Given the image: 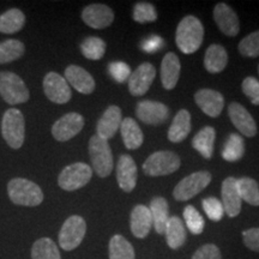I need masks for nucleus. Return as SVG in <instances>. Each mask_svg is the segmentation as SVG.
Here are the masks:
<instances>
[{"label":"nucleus","mask_w":259,"mask_h":259,"mask_svg":"<svg viewBox=\"0 0 259 259\" xmlns=\"http://www.w3.org/2000/svg\"><path fill=\"white\" fill-rule=\"evenodd\" d=\"M84 23L93 29H105L114 21V12L109 6L103 4H92L82 11Z\"/></svg>","instance_id":"nucleus-14"},{"label":"nucleus","mask_w":259,"mask_h":259,"mask_svg":"<svg viewBox=\"0 0 259 259\" xmlns=\"http://www.w3.org/2000/svg\"><path fill=\"white\" fill-rule=\"evenodd\" d=\"M204 28L202 22L194 16H186L178 25L176 42L179 50L185 54H192L202 46Z\"/></svg>","instance_id":"nucleus-1"},{"label":"nucleus","mask_w":259,"mask_h":259,"mask_svg":"<svg viewBox=\"0 0 259 259\" xmlns=\"http://www.w3.org/2000/svg\"><path fill=\"white\" fill-rule=\"evenodd\" d=\"M194 101L206 115L218 118L222 113L225 99L219 92L212 89H200L194 95Z\"/></svg>","instance_id":"nucleus-19"},{"label":"nucleus","mask_w":259,"mask_h":259,"mask_svg":"<svg viewBox=\"0 0 259 259\" xmlns=\"http://www.w3.org/2000/svg\"><path fill=\"white\" fill-rule=\"evenodd\" d=\"M164 234H166L167 244L171 250L180 248L186 241V229L183 220L178 216H170L168 219Z\"/></svg>","instance_id":"nucleus-26"},{"label":"nucleus","mask_w":259,"mask_h":259,"mask_svg":"<svg viewBox=\"0 0 259 259\" xmlns=\"http://www.w3.org/2000/svg\"><path fill=\"white\" fill-rule=\"evenodd\" d=\"M180 60L176 53H167L161 64V82L164 89L171 90L177 87L180 77Z\"/></svg>","instance_id":"nucleus-23"},{"label":"nucleus","mask_w":259,"mask_h":259,"mask_svg":"<svg viewBox=\"0 0 259 259\" xmlns=\"http://www.w3.org/2000/svg\"><path fill=\"white\" fill-rule=\"evenodd\" d=\"M131 232L136 238L144 239L147 238L153 228V218H151L150 210L148 206L138 204L131 211Z\"/></svg>","instance_id":"nucleus-22"},{"label":"nucleus","mask_w":259,"mask_h":259,"mask_svg":"<svg viewBox=\"0 0 259 259\" xmlns=\"http://www.w3.org/2000/svg\"><path fill=\"white\" fill-rule=\"evenodd\" d=\"M222 205L225 212L229 218H236L241 211V198L239 196L236 179L233 177L227 178L222 183Z\"/></svg>","instance_id":"nucleus-21"},{"label":"nucleus","mask_w":259,"mask_h":259,"mask_svg":"<svg viewBox=\"0 0 259 259\" xmlns=\"http://www.w3.org/2000/svg\"><path fill=\"white\" fill-rule=\"evenodd\" d=\"M211 174L206 170L196 171L184 178L173 191V197L178 202H185L202 192L211 183Z\"/></svg>","instance_id":"nucleus-9"},{"label":"nucleus","mask_w":259,"mask_h":259,"mask_svg":"<svg viewBox=\"0 0 259 259\" xmlns=\"http://www.w3.org/2000/svg\"><path fill=\"white\" fill-rule=\"evenodd\" d=\"M82 54L89 60H100L106 53V42L96 36L87 37L80 45Z\"/></svg>","instance_id":"nucleus-36"},{"label":"nucleus","mask_w":259,"mask_h":259,"mask_svg":"<svg viewBox=\"0 0 259 259\" xmlns=\"http://www.w3.org/2000/svg\"><path fill=\"white\" fill-rule=\"evenodd\" d=\"M242 240L251 251L259 252V228H251L242 232Z\"/></svg>","instance_id":"nucleus-44"},{"label":"nucleus","mask_w":259,"mask_h":259,"mask_svg":"<svg viewBox=\"0 0 259 259\" xmlns=\"http://www.w3.org/2000/svg\"><path fill=\"white\" fill-rule=\"evenodd\" d=\"M137 118L144 124L148 125H161L169 116V109L163 103L157 101L144 100L137 105L136 108Z\"/></svg>","instance_id":"nucleus-13"},{"label":"nucleus","mask_w":259,"mask_h":259,"mask_svg":"<svg viewBox=\"0 0 259 259\" xmlns=\"http://www.w3.org/2000/svg\"><path fill=\"white\" fill-rule=\"evenodd\" d=\"M87 233V222L78 215L70 216L59 232V245L64 251H72L82 244Z\"/></svg>","instance_id":"nucleus-8"},{"label":"nucleus","mask_w":259,"mask_h":259,"mask_svg":"<svg viewBox=\"0 0 259 259\" xmlns=\"http://www.w3.org/2000/svg\"><path fill=\"white\" fill-rule=\"evenodd\" d=\"M31 259H61L59 248L50 238H41L31 247Z\"/></svg>","instance_id":"nucleus-32"},{"label":"nucleus","mask_w":259,"mask_h":259,"mask_svg":"<svg viewBox=\"0 0 259 259\" xmlns=\"http://www.w3.org/2000/svg\"><path fill=\"white\" fill-rule=\"evenodd\" d=\"M181 161L173 151H156L143 163V171L149 177H162L174 173L180 168Z\"/></svg>","instance_id":"nucleus-6"},{"label":"nucleus","mask_w":259,"mask_h":259,"mask_svg":"<svg viewBox=\"0 0 259 259\" xmlns=\"http://www.w3.org/2000/svg\"><path fill=\"white\" fill-rule=\"evenodd\" d=\"M241 89L246 96L250 99L252 105L259 106V80L254 77H246L242 80Z\"/></svg>","instance_id":"nucleus-42"},{"label":"nucleus","mask_w":259,"mask_h":259,"mask_svg":"<svg viewBox=\"0 0 259 259\" xmlns=\"http://www.w3.org/2000/svg\"><path fill=\"white\" fill-rule=\"evenodd\" d=\"M155 76H156V70L153 64L143 63L139 65L134 72H131V76L128 78V89L131 95H144L150 89Z\"/></svg>","instance_id":"nucleus-12"},{"label":"nucleus","mask_w":259,"mask_h":259,"mask_svg":"<svg viewBox=\"0 0 259 259\" xmlns=\"http://www.w3.org/2000/svg\"><path fill=\"white\" fill-rule=\"evenodd\" d=\"M258 73H259V66H258Z\"/></svg>","instance_id":"nucleus-46"},{"label":"nucleus","mask_w":259,"mask_h":259,"mask_svg":"<svg viewBox=\"0 0 259 259\" xmlns=\"http://www.w3.org/2000/svg\"><path fill=\"white\" fill-rule=\"evenodd\" d=\"M134 19L138 23H150L157 19L156 9L150 3H137L134 8Z\"/></svg>","instance_id":"nucleus-39"},{"label":"nucleus","mask_w":259,"mask_h":259,"mask_svg":"<svg viewBox=\"0 0 259 259\" xmlns=\"http://www.w3.org/2000/svg\"><path fill=\"white\" fill-rule=\"evenodd\" d=\"M138 171L135 160L130 155H121L116 166V181L124 192H132L137 184Z\"/></svg>","instance_id":"nucleus-16"},{"label":"nucleus","mask_w":259,"mask_h":259,"mask_svg":"<svg viewBox=\"0 0 259 259\" xmlns=\"http://www.w3.org/2000/svg\"><path fill=\"white\" fill-rule=\"evenodd\" d=\"M228 64V54L221 45H211L206 50L204 66L210 73H220Z\"/></svg>","instance_id":"nucleus-27"},{"label":"nucleus","mask_w":259,"mask_h":259,"mask_svg":"<svg viewBox=\"0 0 259 259\" xmlns=\"http://www.w3.org/2000/svg\"><path fill=\"white\" fill-rule=\"evenodd\" d=\"M228 114L233 125L246 137H254L257 135V124L253 116L240 103L232 102L228 107Z\"/></svg>","instance_id":"nucleus-15"},{"label":"nucleus","mask_w":259,"mask_h":259,"mask_svg":"<svg viewBox=\"0 0 259 259\" xmlns=\"http://www.w3.org/2000/svg\"><path fill=\"white\" fill-rule=\"evenodd\" d=\"M239 53L246 58L259 57V30L251 32L239 44Z\"/></svg>","instance_id":"nucleus-38"},{"label":"nucleus","mask_w":259,"mask_h":259,"mask_svg":"<svg viewBox=\"0 0 259 259\" xmlns=\"http://www.w3.org/2000/svg\"><path fill=\"white\" fill-rule=\"evenodd\" d=\"M2 135L9 147L19 149L24 143L25 120L19 109L10 108L4 113L2 121Z\"/></svg>","instance_id":"nucleus-3"},{"label":"nucleus","mask_w":259,"mask_h":259,"mask_svg":"<svg viewBox=\"0 0 259 259\" xmlns=\"http://www.w3.org/2000/svg\"><path fill=\"white\" fill-rule=\"evenodd\" d=\"M65 79L80 94H92L95 90V80L88 71L77 65H70L65 70Z\"/></svg>","instance_id":"nucleus-20"},{"label":"nucleus","mask_w":259,"mask_h":259,"mask_svg":"<svg viewBox=\"0 0 259 259\" xmlns=\"http://www.w3.org/2000/svg\"><path fill=\"white\" fill-rule=\"evenodd\" d=\"M236 187L241 200L253 206H259V185L257 181L247 177L240 178L236 179Z\"/></svg>","instance_id":"nucleus-31"},{"label":"nucleus","mask_w":259,"mask_h":259,"mask_svg":"<svg viewBox=\"0 0 259 259\" xmlns=\"http://www.w3.org/2000/svg\"><path fill=\"white\" fill-rule=\"evenodd\" d=\"M44 92L50 101L64 105L72 97L69 83L57 72H48L44 78Z\"/></svg>","instance_id":"nucleus-10"},{"label":"nucleus","mask_w":259,"mask_h":259,"mask_svg":"<svg viewBox=\"0 0 259 259\" xmlns=\"http://www.w3.org/2000/svg\"><path fill=\"white\" fill-rule=\"evenodd\" d=\"M120 132L122 141H124L125 147L130 150H136V149L141 148L143 144L144 136L139 127L137 121L134 120L132 118H126L121 121Z\"/></svg>","instance_id":"nucleus-25"},{"label":"nucleus","mask_w":259,"mask_h":259,"mask_svg":"<svg viewBox=\"0 0 259 259\" xmlns=\"http://www.w3.org/2000/svg\"><path fill=\"white\" fill-rule=\"evenodd\" d=\"M83 127L84 118L79 113H67L54 122L52 126V135L58 142H66L78 135Z\"/></svg>","instance_id":"nucleus-11"},{"label":"nucleus","mask_w":259,"mask_h":259,"mask_svg":"<svg viewBox=\"0 0 259 259\" xmlns=\"http://www.w3.org/2000/svg\"><path fill=\"white\" fill-rule=\"evenodd\" d=\"M0 95L9 105H19L27 102L30 97L29 89L23 79L14 72H0Z\"/></svg>","instance_id":"nucleus-5"},{"label":"nucleus","mask_w":259,"mask_h":259,"mask_svg":"<svg viewBox=\"0 0 259 259\" xmlns=\"http://www.w3.org/2000/svg\"><path fill=\"white\" fill-rule=\"evenodd\" d=\"M89 155L92 160L93 169L100 178H107L112 173L114 162H113L112 149L108 141L93 136L89 141Z\"/></svg>","instance_id":"nucleus-4"},{"label":"nucleus","mask_w":259,"mask_h":259,"mask_svg":"<svg viewBox=\"0 0 259 259\" xmlns=\"http://www.w3.org/2000/svg\"><path fill=\"white\" fill-rule=\"evenodd\" d=\"M184 218H185L186 227L189 228V231L194 235L202 234L204 231V222L203 216L198 212V210L194 208L193 205H187L184 209Z\"/></svg>","instance_id":"nucleus-37"},{"label":"nucleus","mask_w":259,"mask_h":259,"mask_svg":"<svg viewBox=\"0 0 259 259\" xmlns=\"http://www.w3.org/2000/svg\"><path fill=\"white\" fill-rule=\"evenodd\" d=\"M192 259H222V255L218 246L213 244H206L194 252Z\"/></svg>","instance_id":"nucleus-43"},{"label":"nucleus","mask_w":259,"mask_h":259,"mask_svg":"<svg viewBox=\"0 0 259 259\" xmlns=\"http://www.w3.org/2000/svg\"><path fill=\"white\" fill-rule=\"evenodd\" d=\"M25 47L18 40H6L0 44V64L12 63L23 57Z\"/></svg>","instance_id":"nucleus-35"},{"label":"nucleus","mask_w":259,"mask_h":259,"mask_svg":"<svg viewBox=\"0 0 259 259\" xmlns=\"http://www.w3.org/2000/svg\"><path fill=\"white\" fill-rule=\"evenodd\" d=\"M8 193L11 202L17 205L37 206L44 202V192L41 187L23 178H15L10 180Z\"/></svg>","instance_id":"nucleus-2"},{"label":"nucleus","mask_w":259,"mask_h":259,"mask_svg":"<svg viewBox=\"0 0 259 259\" xmlns=\"http://www.w3.org/2000/svg\"><path fill=\"white\" fill-rule=\"evenodd\" d=\"M245 154V143L240 135L232 134L227 139L222 150V157L228 162H235L242 158Z\"/></svg>","instance_id":"nucleus-34"},{"label":"nucleus","mask_w":259,"mask_h":259,"mask_svg":"<svg viewBox=\"0 0 259 259\" xmlns=\"http://www.w3.org/2000/svg\"><path fill=\"white\" fill-rule=\"evenodd\" d=\"M151 218H153V227L158 234H164L166 225L169 219V210H168V202L163 197H155L150 202Z\"/></svg>","instance_id":"nucleus-28"},{"label":"nucleus","mask_w":259,"mask_h":259,"mask_svg":"<svg viewBox=\"0 0 259 259\" xmlns=\"http://www.w3.org/2000/svg\"><path fill=\"white\" fill-rule=\"evenodd\" d=\"M216 132L211 126H205L194 136L192 145L204 158H211L213 154V144H215Z\"/></svg>","instance_id":"nucleus-29"},{"label":"nucleus","mask_w":259,"mask_h":259,"mask_svg":"<svg viewBox=\"0 0 259 259\" xmlns=\"http://www.w3.org/2000/svg\"><path fill=\"white\" fill-rule=\"evenodd\" d=\"M202 205H203L204 211L206 213V216H208L211 221L219 222L223 219L225 209H223L221 200L215 198V197H209V198L203 199Z\"/></svg>","instance_id":"nucleus-40"},{"label":"nucleus","mask_w":259,"mask_h":259,"mask_svg":"<svg viewBox=\"0 0 259 259\" xmlns=\"http://www.w3.org/2000/svg\"><path fill=\"white\" fill-rule=\"evenodd\" d=\"M213 19L223 34L227 36H236L240 31V22L238 15L233 11L231 6L225 3H219L213 9Z\"/></svg>","instance_id":"nucleus-17"},{"label":"nucleus","mask_w":259,"mask_h":259,"mask_svg":"<svg viewBox=\"0 0 259 259\" xmlns=\"http://www.w3.org/2000/svg\"><path fill=\"white\" fill-rule=\"evenodd\" d=\"M162 46H163V40H162V37L157 36V35H153V36L148 37L147 40L143 41V44H142V50L147 52V53L151 54L157 52Z\"/></svg>","instance_id":"nucleus-45"},{"label":"nucleus","mask_w":259,"mask_h":259,"mask_svg":"<svg viewBox=\"0 0 259 259\" xmlns=\"http://www.w3.org/2000/svg\"><path fill=\"white\" fill-rule=\"evenodd\" d=\"M191 132V114L186 109H180L174 116L169 130L168 139L171 143H180Z\"/></svg>","instance_id":"nucleus-24"},{"label":"nucleus","mask_w":259,"mask_h":259,"mask_svg":"<svg viewBox=\"0 0 259 259\" xmlns=\"http://www.w3.org/2000/svg\"><path fill=\"white\" fill-rule=\"evenodd\" d=\"M93 168L83 162H76L65 167L58 178V184L65 191L82 189L92 180Z\"/></svg>","instance_id":"nucleus-7"},{"label":"nucleus","mask_w":259,"mask_h":259,"mask_svg":"<svg viewBox=\"0 0 259 259\" xmlns=\"http://www.w3.org/2000/svg\"><path fill=\"white\" fill-rule=\"evenodd\" d=\"M109 259H135V248L122 235L112 236L109 241Z\"/></svg>","instance_id":"nucleus-33"},{"label":"nucleus","mask_w":259,"mask_h":259,"mask_svg":"<svg viewBox=\"0 0 259 259\" xmlns=\"http://www.w3.org/2000/svg\"><path fill=\"white\" fill-rule=\"evenodd\" d=\"M121 121V109L118 106H109L97 121L96 136L106 141L113 138L120 128Z\"/></svg>","instance_id":"nucleus-18"},{"label":"nucleus","mask_w":259,"mask_h":259,"mask_svg":"<svg viewBox=\"0 0 259 259\" xmlns=\"http://www.w3.org/2000/svg\"><path fill=\"white\" fill-rule=\"evenodd\" d=\"M25 24V15L19 9H10L0 15V32L15 34Z\"/></svg>","instance_id":"nucleus-30"},{"label":"nucleus","mask_w":259,"mask_h":259,"mask_svg":"<svg viewBox=\"0 0 259 259\" xmlns=\"http://www.w3.org/2000/svg\"><path fill=\"white\" fill-rule=\"evenodd\" d=\"M108 72L115 82L124 83L131 76V69L124 61H113L108 66Z\"/></svg>","instance_id":"nucleus-41"}]
</instances>
